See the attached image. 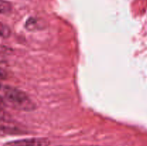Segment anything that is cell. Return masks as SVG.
Segmentation results:
<instances>
[{"label": "cell", "mask_w": 147, "mask_h": 146, "mask_svg": "<svg viewBox=\"0 0 147 146\" xmlns=\"http://www.w3.org/2000/svg\"><path fill=\"white\" fill-rule=\"evenodd\" d=\"M5 75H6L5 72H4L3 70H1V69H0V80L4 78V77H5Z\"/></svg>", "instance_id": "8992f818"}, {"label": "cell", "mask_w": 147, "mask_h": 146, "mask_svg": "<svg viewBox=\"0 0 147 146\" xmlns=\"http://www.w3.org/2000/svg\"><path fill=\"white\" fill-rule=\"evenodd\" d=\"M24 27L26 29L29 30V31H36V30H39L43 27V24H42L41 21L38 20L37 19L34 18V17H30L24 24Z\"/></svg>", "instance_id": "3957f363"}, {"label": "cell", "mask_w": 147, "mask_h": 146, "mask_svg": "<svg viewBox=\"0 0 147 146\" xmlns=\"http://www.w3.org/2000/svg\"><path fill=\"white\" fill-rule=\"evenodd\" d=\"M50 143V140L47 138L32 137L9 142L5 146H49Z\"/></svg>", "instance_id": "7a4b0ae2"}, {"label": "cell", "mask_w": 147, "mask_h": 146, "mask_svg": "<svg viewBox=\"0 0 147 146\" xmlns=\"http://www.w3.org/2000/svg\"><path fill=\"white\" fill-rule=\"evenodd\" d=\"M11 5L9 1L0 0V14H6L11 11Z\"/></svg>", "instance_id": "5b68a950"}, {"label": "cell", "mask_w": 147, "mask_h": 146, "mask_svg": "<svg viewBox=\"0 0 147 146\" xmlns=\"http://www.w3.org/2000/svg\"><path fill=\"white\" fill-rule=\"evenodd\" d=\"M59 146H65V145H59Z\"/></svg>", "instance_id": "52a82bcc"}, {"label": "cell", "mask_w": 147, "mask_h": 146, "mask_svg": "<svg viewBox=\"0 0 147 146\" xmlns=\"http://www.w3.org/2000/svg\"><path fill=\"white\" fill-rule=\"evenodd\" d=\"M90 146H96V145H90Z\"/></svg>", "instance_id": "ba28073f"}, {"label": "cell", "mask_w": 147, "mask_h": 146, "mask_svg": "<svg viewBox=\"0 0 147 146\" xmlns=\"http://www.w3.org/2000/svg\"><path fill=\"white\" fill-rule=\"evenodd\" d=\"M11 34V31L7 24L0 21V37L8 38Z\"/></svg>", "instance_id": "277c9868"}, {"label": "cell", "mask_w": 147, "mask_h": 146, "mask_svg": "<svg viewBox=\"0 0 147 146\" xmlns=\"http://www.w3.org/2000/svg\"><path fill=\"white\" fill-rule=\"evenodd\" d=\"M2 93L5 101L17 110L30 112L36 108L34 102L22 90L11 86H5L2 87Z\"/></svg>", "instance_id": "6da1fadb"}]
</instances>
